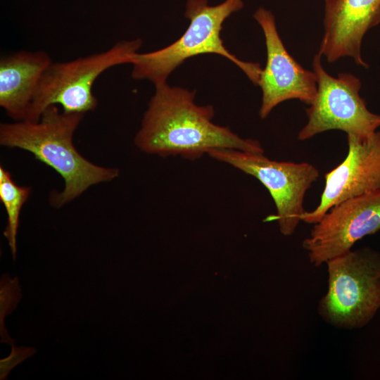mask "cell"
Wrapping results in <instances>:
<instances>
[{
    "instance_id": "1",
    "label": "cell",
    "mask_w": 380,
    "mask_h": 380,
    "mask_svg": "<svg viewBox=\"0 0 380 380\" xmlns=\"http://www.w3.org/2000/svg\"><path fill=\"white\" fill-rule=\"evenodd\" d=\"M195 95V91L167 82L155 86L134 137L136 146L148 154L189 160L222 148L264 153L258 141L243 139L228 127L215 124L213 106L196 104Z\"/></svg>"
},
{
    "instance_id": "2",
    "label": "cell",
    "mask_w": 380,
    "mask_h": 380,
    "mask_svg": "<svg viewBox=\"0 0 380 380\" xmlns=\"http://www.w3.org/2000/svg\"><path fill=\"white\" fill-rule=\"evenodd\" d=\"M85 114L49 107L38 121H14L0 124V144L20 148L53 169L64 182L61 192L50 196L53 207L61 208L72 201L90 186L116 179V167L96 165L75 148L74 134Z\"/></svg>"
},
{
    "instance_id": "3",
    "label": "cell",
    "mask_w": 380,
    "mask_h": 380,
    "mask_svg": "<svg viewBox=\"0 0 380 380\" xmlns=\"http://www.w3.org/2000/svg\"><path fill=\"white\" fill-rule=\"evenodd\" d=\"M243 5V0H224L215 6L209 5L208 0H187L184 15L189 25L184 33L166 47L136 53L131 63L132 77L157 86L167 82L169 75L186 60L214 53L234 63L257 84L262 70L260 65L241 61L229 51L221 37L224 21Z\"/></svg>"
},
{
    "instance_id": "4",
    "label": "cell",
    "mask_w": 380,
    "mask_h": 380,
    "mask_svg": "<svg viewBox=\"0 0 380 380\" xmlns=\"http://www.w3.org/2000/svg\"><path fill=\"white\" fill-rule=\"evenodd\" d=\"M326 263L328 289L318 304L319 316L337 328L365 326L380 308V254L364 247Z\"/></svg>"
},
{
    "instance_id": "5",
    "label": "cell",
    "mask_w": 380,
    "mask_h": 380,
    "mask_svg": "<svg viewBox=\"0 0 380 380\" xmlns=\"http://www.w3.org/2000/svg\"><path fill=\"white\" fill-rule=\"evenodd\" d=\"M141 40L120 41L105 51L70 61L53 63L44 72L25 120L38 121L51 106H60L67 113L85 114L94 110L98 100L92 88L106 70L131 64L141 46Z\"/></svg>"
},
{
    "instance_id": "6",
    "label": "cell",
    "mask_w": 380,
    "mask_h": 380,
    "mask_svg": "<svg viewBox=\"0 0 380 380\" xmlns=\"http://www.w3.org/2000/svg\"><path fill=\"white\" fill-rule=\"evenodd\" d=\"M312 69L317 78V94L306 109L308 120L298 134V140L305 141L334 129L358 137L376 131L380 127V115L369 111L360 96L359 78L345 72L337 77L329 75L318 53L314 56Z\"/></svg>"
},
{
    "instance_id": "7",
    "label": "cell",
    "mask_w": 380,
    "mask_h": 380,
    "mask_svg": "<svg viewBox=\"0 0 380 380\" xmlns=\"http://www.w3.org/2000/svg\"><path fill=\"white\" fill-rule=\"evenodd\" d=\"M208 155L254 177L267 189L275 204L277 214L269 220L278 222L279 231L291 236L301 222L304 198L319 177V171L309 163L273 160L264 153L222 148Z\"/></svg>"
},
{
    "instance_id": "8",
    "label": "cell",
    "mask_w": 380,
    "mask_h": 380,
    "mask_svg": "<svg viewBox=\"0 0 380 380\" xmlns=\"http://www.w3.org/2000/svg\"><path fill=\"white\" fill-rule=\"evenodd\" d=\"M380 230V191L344 200L332 206L302 243L310 262L319 267L350 251L363 237Z\"/></svg>"
},
{
    "instance_id": "9",
    "label": "cell",
    "mask_w": 380,
    "mask_h": 380,
    "mask_svg": "<svg viewBox=\"0 0 380 380\" xmlns=\"http://www.w3.org/2000/svg\"><path fill=\"white\" fill-rule=\"evenodd\" d=\"M253 18L264 34L267 50L266 64L256 85L262 90L260 118H266L279 103L297 99L310 105L317 89L315 72L304 68L289 53L277 30L274 14L258 8Z\"/></svg>"
},
{
    "instance_id": "10",
    "label": "cell",
    "mask_w": 380,
    "mask_h": 380,
    "mask_svg": "<svg viewBox=\"0 0 380 380\" xmlns=\"http://www.w3.org/2000/svg\"><path fill=\"white\" fill-rule=\"evenodd\" d=\"M345 159L324 175L318 205L304 212L302 222L317 223L334 205L350 198L380 191V132L366 137L347 134Z\"/></svg>"
},
{
    "instance_id": "11",
    "label": "cell",
    "mask_w": 380,
    "mask_h": 380,
    "mask_svg": "<svg viewBox=\"0 0 380 380\" xmlns=\"http://www.w3.org/2000/svg\"><path fill=\"white\" fill-rule=\"evenodd\" d=\"M324 34L318 53L329 63L350 57L357 65L368 64L361 55L362 39L380 24V0H324Z\"/></svg>"
},
{
    "instance_id": "12",
    "label": "cell",
    "mask_w": 380,
    "mask_h": 380,
    "mask_svg": "<svg viewBox=\"0 0 380 380\" xmlns=\"http://www.w3.org/2000/svg\"><path fill=\"white\" fill-rule=\"evenodd\" d=\"M52 63L45 51H19L0 59V106L14 121L27 119L42 77Z\"/></svg>"
},
{
    "instance_id": "13",
    "label": "cell",
    "mask_w": 380,
    "mask_h": 380,
    "mask_svg": "<svg viewBox=\"0 0 380 380\" xmlns=\"http://www.w3.org/2000/svg\"><path fill=\"white\" fill-rule=\"evenodd\" d=\"M31 191L30 186L18 185L12 179L11 174L3 166H0V201L7 214L4 236L8 241L14 260L16 258V236L20 212Z\"/></svg>"
},
{
    "instance_id": "14",
    "label": "cell",
    "mask_w": 380,
    "mask_h": 380,
    "mask_svg": "<svg viewBox=\"0 0 380 380\" xmlns=\"http://www.w3.org/2000/svg\"><path fill=\"white\" fill-rule=\"evenodd\" d=\"M0 334L1 342L12 346L15 341L12 339L5 328L4 318L16 308L21 299V291L18 284V277L11 279L9 275L5 274L1 277L0 282Z\"/></svg>"
},
{
    "instance_id": "15",
    "label": "cell",
    "mask_w": 380,
    "mask_h": 380,
    "mask_svg": "<svg viewBox=\"0 0 380 380\" xmlns=\"http://www.w3.org/2000/svg\"><path fill=\"white\" fill-rule=\"evenodd\" d=\"M37 352L32 347H16L15 344L11 346L10 355L0 360V379H7L11 370L21 363L25 359L32 356Z\"/></svg>"
}]
</instances>
